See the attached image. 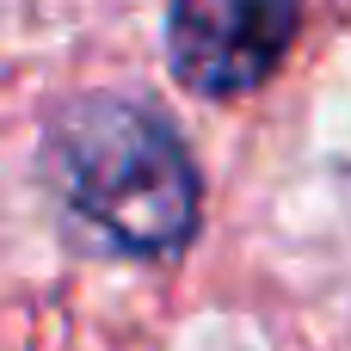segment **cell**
<instances>
[{"mask_svg":"<svg viewBox=\"0 0 351 351\" xmlns=\"http://www.w3.org/2000/svg\"><path fill=\"white\" fill-rule=\"evenodd\" d=\"M43 173L56 197L130 259H179L204 216L185 136L142 99L80 93L49 117Z\"/></svg>","mask_w":351,"mask_h":351,"instance_id":"6da1fadb","label":"cell"},{"mask_svg":"<svg viewBox=\"0 0 351 351\" xmlns=\"http://www.w3.org/2000/svg\"><path fill=\"white\" fill-rule=\"evenodd\" d=\"M308 0H173L167 68L191 99H253L296 49Z\"/></svg>","mask_w":351,"mask_h":351,"instance_id":"7a4b0ae2","label":"cell"}]
</instances>
